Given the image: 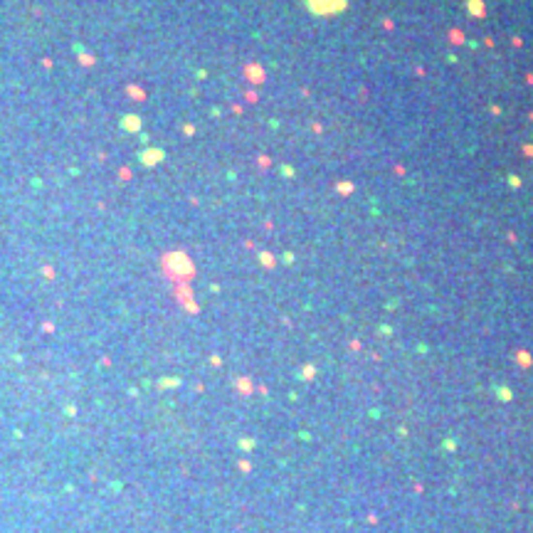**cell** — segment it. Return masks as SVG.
Listing matches in <instances>:
<instances>
[{
	"mask_svg": "<svg viewBox=\"0 0 533 533\" xmlns=\"http://www.w3.org/2000/svg\"><path fill=\"white\" fill-rule=\"evenodd\" d=\"M309 8L314 13H336L338 8H343V0H306Z\"/></svg>",
	"mask_w": 533,
	"mask_h": 533,
	"instance_id": "6da1fadb",
	"label": "cell"
}]
</instances>
